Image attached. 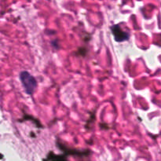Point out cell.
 <instances>
[{
    "label": "cell",
    "instance_id": "6da1fadb",
    "mask_svg": "<svg viewBox=\"0 0 161 161\" xmlns=\"http://www.w3.org/2000/svg\"><path fill=\"white\" fill-rule=\"evenodd\" d=\"M20 80L22 86L25 88V92L28 94L31 95L37 86V82H36V79L29 72L24 71V72H20Z\"/></svg>",
    "mask_w": 161,
    "mask_h": 161
},
{
    "label": "cell",
    "instance_id": "3957f363",
    "mask_svg": "<svg viewBox=\"0 0 161 161\" xmlns=\"http://www.w3.org/2000/svg\"><path fill=\"white\" fill-rule=\"evenodd\" d=\"M47 160L49 161H67V160L64 157H62L61 156H55L52 153H50Z\"/></svg>",
    "mask_w": 161,
    "mask_h": 161
},
{
    "label": "cell",
    "instance_id": "7a4b0ae2",
    "mask_svg": "<svg viewBox=\"0 0 161 161\" xmlns=\"http://www.w3.org/2000/svg\"><path fill=\"white\" fill-rule=\"evenodd\" d=\"M111 29L112 33L114 36L115 40L117 41V42H124V41L127 40L129 39V36H130L129 33L123 31L120 26H119L118 25L112 27Z\"/></svg>",
    "mask_w": 161,
    "mask_h": 161
}]
</instances>
